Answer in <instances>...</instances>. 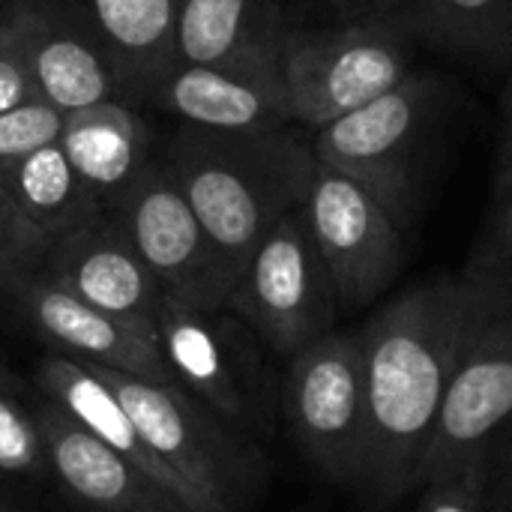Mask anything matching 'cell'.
<instances>
[{"mask_svg": "<svg viewBox=\"0 0 512 512\" xmlns=\"http://www.w3.org/2000/svg\"><path fill=\"white\" fill-rule=\"evenodd\" d=\"M99 51L117 84V99L144 108L174 66L177 0H84Z\"/></svg>", "mask_w": 512, "mask_h": 512, "instance_id": "18", "label": "cell"}, {"mask_svg": "<svg viewBox=\"0 0 512 512\" xmlns=\"http://www.w3.org/2000/svg\"><path fill=\"white\" fill-rule=\"evenodd\" d=\"M165 165L189 198L231 291L267 231L303 207L315 153L291 126L261 132H213L177 123Z\"/></svg>", "mask_w": 512, "mask_h": 512, "instance_id": "2", "label": "cell"}, {"mask_svg": "<svg viewBox=\"0 0 512 512\" xmlns=\"http://www.w3.org/2000/svg\"><path fill=\"white\" fill-rule=\"evenodd\" d=\"M279 411L300 456L330 483L360 492L366 468V372L357 330H330L294 354Z\"/></svg>", "mask_w": 512, "mask_h": 512, "instance_id": "6", "label": "cell"}, {"mask_svg": "<svg viewBox=\"0 0 512 512\" xmlns=\"http://www.w3.org/2000/svg\"><path fill=\"white\" fill-rule=\"evenodd\" d=\"M6 384V372H3V366H0V387Z\"/></svg>", "mask_w": 512, "mask_h": 512, "instance_id": "32", "label": "cell"}, {"mask_svg": "<svg viewBox=\"0 0 512 512\" xmlns=\"http://www.w3.org/2000/svg\"><path fill=\"white\" fill-rule=\"evenodd\" d=\"M24 321L54 354L114 369L141 381L171 384L174 375L162 357L159 336L123 318H114L69 294L45 273L30 276L9 294ZM177 384V381H174Z\"/></svg>", "mask_w": 512, "mask_h": 512, "instance_id": "13", "label": "cell"}, {"mask_svg": "<svg viewBox=\"0 0 512 512\" xmlns=\"http://www.w3.org/2000/svg\"><path fill=\"white\" fill-rule=\"evenodd\" d=\"M30 99H39L24 66L18 63L15 51L0 33V111H9L15 105H24Z\"/></svg>", "mask_w": 512, "mask_h": 512, "instance_id": "29", "label": "cell"}, {"mask_svg": "<svg viewBox=\"0 0 512 512\" xmlns=\"http://www.w3.org/2000/svg\"><path fill=\"white\" fill-rule=\"evenodd\" d=\"M512 444V312H480L453 369L417 486L477 462H495Z\"/></svg>", "mask_w": 512, "mask_h": 512, "instance_id": "9", "label": "cell"}, {"mask_svg": "<svg viewBox=\"0 0 512 512\" xmlns=\"http://www.w3.org/2000/svg\"><path fill=\"white\" fill-rule=\"evenodd\" d=\"M291 24L288 0H177L174 66L240 57L279 60Z\"/></svg>", "mask_w": 512, "mask_h": 512, "instance_id": "19", "label": "cell"}, {"mask_svg": "<svg viewBox=\"0 0 512 512\" xmlns=\"http://www.w3.org/2000/svg\"><path fill=\"white\" fill-rule=\"evenodd\" d=\"M147 105L177 117V123L213 132L291 126L276 57L174 66L153 87Z\"/></svg>", "mask_w": 512, "mask_h": 512, "instance_id": "14", "label": "cell"}, {"mask_svg": "<svg viewBox=\"0 0 512 512\" xmlns=\"http://www.w3.org/2000/svg\"><path fill=\"white\" fill-rule=\"evenodd\" d=\"M225 309L285 363L336 330L342 312L336 285L315 246L303 207L291 210L267 231Z\"/></svg>", "mask_w": 512, "mask_h": 512, "instance_id": "7", "label": "cell"}, {"mask_svg": "<svg viewBox=\"0 0 512 512\" xmlns=\"http://www.w3.org/2000/svg\"><path fill=\"white\" fill-rule=\"evenodd\" d=\"M51 246L54 243L36 225H30L0 192V291L12 294L21 282L36 276Z\"/></svg>", "mask_w": 512, "mask_h": 512, "instance_id": "24", "label": "cell"}, {"mask_svg": "<svg viewBox=\"0 0 512 512\" xmlns=\"http://www.w3.org/2000/svg\"><path fill=\"white\" fill-rule=\"evenodd\" d=\"M480 309L459 276H435L384 303L357 333L366 372L360 498L384 512L417 492L423 456Z\"/></svg>", "mask_w": 512, "mask_h": 512, "instance_id": "1", "label": "cell"}, {"mask_svg": "<svg viewBox=\"0 0 512 512\" xmlns=\"http://www.w3.org/2000/svg\"><path fill=\"white\" fill-rule=\"evenodd\" d=\"M489 477H492V465L477 462L462 471H450L435 480H426L417 486L420 504L414 512H483Z\"/></svg>", "mask_w": 512, "mask_h": 512, "instance_id": "26", "label": "cell"}, {"mask_svg": "<svg viewBox=\"0 0 512 512\" xmlns=\"http://www.w3.org/2000/svg\"><path fill=\"white\" fill-rule=\"evenodd\" d=\"M291 18L294 9L303 12L300 24L315 21H363V18H402L408 0H288Z\"/></svg>", "mask_w": 512, "mask_h": 512, "instance_id": "28", "label": "cell"}, {"mask_svg": "<svg viewBox=\"0 0 512 512\" xmlns=\"http://www.w3.org/2000/svg\"><path fill=\"white\" fill-rule=\"evenodd\" d=\"M483 512H512V444L492 468Z\"/></svg>", "mask_w": 512, "mask_h": 512, "instance_id": "30", "label": "cell"}, {"mask_svg": "<svg viewBox=\"0 0 512 512\" xmlns=\"http://www.w3.org/2000/svg\"><path fill=\"white\" fill-rule=\"evenodd\" d=\"M303 216L333 276L342 312L372 306L399 279L408 258L405 231L354 177L318 162Z\"/></svg>", "mask_w": 512, "mask_h": 512, "instance_id": "10", "label": "cell"}, {"mask_svg": "<svg viewBox=\"0 0 512 512\" xmlns=\"http://www.w3.org/2000/svg\"><path fill=\"white\" fill-rule=\"evenodd\" d=\"M123 402L189 512H243L264 489L267 456L180 384L141 381L87 363Z\"/></svg>", "mask_w": 512, "mask_h": 512, "instance_id": "3", "label": "cell"}, {"mask_svg": "<svg viewBox=\"0 0 512 512\" xmlns=\"http://www.w3.org/2000/svg\"><path fill=\"white\" fill-rule=\"evenodd\" d=\"M108 213L150 267L165 297L207 312L228 306L231 282L162 156L144 165L132 189Z\"/></svg>", "mask_w": 512, "mask_h": 512, "instance_id": "11", "label": "cell"}, {"mask_svg": "<svg viewBox=\"0 0 512 512\" xmlns=\"http://www.w3.org/2000/svg\"><path fill=\"white\" fill-rule=\"evenodd\" d=\"M417 36L402 18L294 21L279 45V78L294 126L318 132L411 75Z\"/></svg>", "mask_w": 512, "mask_h": 512, "instance_id": "4", "label": "cell"}, {"mask_svg": "<svg viewBox=\"0 0 512 512\" xmlns=\"http://www.w3.org/2000/svg\"><path fill=\"white\" fill-rule=\"evenodd\" d=\"M459 279L486 315L512 312V186L498 195V213L468 255Z\"/></svg>", "mask_w": 512, "mask_h": 512, "instance_id": "23", "label": "cell"}, {"mask_svg": "<svg viewBox=\"0 0 512 512\" xmlns=\"http://www.w3.org/2000/svg\"><path fill=\"white\" fill-rule=\"evenodd\" d=\"M512 186V87L507 96V123H504V144H501V156H498V180H495V192L504 195Z\"/></svg>", "mask_w": 512, "mask_h": 512, "instance_id": "31", "label": "cell"}, {"mask_svg": "<svg viewBox=\"0 0 512 512\" xmlns=\"http://www.w3.org/2000/svg\"><path fill=\"white\" fill-rule=\"evenodd\" d=\"M39 273L84 303L156 333L162 285L108 210L96 222L60 237Z\"/></svg>", "mask_w": 512, "mask_h": 512, "instance_id": "15", "label": "cell"}, {"mask_svg": "<svg viewBox=\"0 0 512 512\" xmlns=\"http://www.w3.org/2000/svg\"><path fill=\"white\" fill-rule=\"evenodd\" d=\"M63 111L45 99H30L9 111H0V177L30 150L57 141Z\"/></svg>", "mask_w": 512, "mask_h": 512, "instance_id": "25", "label": "cell"}, {"mask_svg": "<svg viewBox=\"0 0 512 512\" xmlns=\"http://www.w3.org/2000/svg\"><path fill=\"white\" fill-rule=\"evenodd\" d=\"M438 102L441 81L411 72L393 90L321 126L312 153L366 186L405 231L417 213L414 159Z\"/></svg>", "mask_w": 512, "mask_h": 512, "instance_id": "8", "label": "cell"}, {"mask_svg": "<svg viewBox=\"0 0 512 512\" xmlns=\"http://www.w3.org/2000/svg\"><path fill=\"white\" fill-rule=\"evenodd\" d=\"M156 336L174 381L219 420L252 438L273 432L279 378L270 351L231 309L207 312L162 294Z\"/></svg>", "mask_w": 512, "mask_h": 512, "instance_id": "5", "label": "cell"}, {"mask_svg": "<svg viewBox=\"0 0 512 512\" xmlns=\"http://www.w3.org/2000/svg\"><path fill=\"white\" fill-rule=\"evenodd\" d=\"M0 192L51 243L96 222L105 213L102 201L84 186L57 141L21 156L0 177Z\"/></svg>", "mask_w": 512, "mask_h": 512, "instance_id": "21", "label": "cell"}, {"mask_svg": "<svg viewBox=\"0 0 512 512\" xmlns=\"http://www.w3.org/2000/svg\"><path fill=\"white\" fill-rule=\"evenodd\" d=\"M0 33L48 105L72 111L117 99L84 0H0Z\"/></svg>", "mask_w": 512, "mask_h": 512, "instance_id": "12", "label": "cell"}, {"mask_svg": "<svg viewBox=\"0 0 512 512\" xmlns=\"http://www.w3.org/2000/svg\"><path fill=\"white\" fill-rule=\"evenodd\" d=\"M417 39L468 54H498L512 42V0H408Z\"/></svg>", "mask_w": 512, "mask_h": 512, "instance_id": "22", "label": "cell"}, {"mask_svg": "<svg viewBox=\"0 0 512 512\" xmlns=\"http://www.w3.org/2000/svg\"><path fill=\"white\" fill-rule=\"evenodd\" d=\"M45 450L30 414H24L0 387V474H39Z\"/></svg>", "mask_w": 512, "mask_h": 512, "instance_id": "27", "label": "cell"}, {"mask_svg": "<svg viewBox=\"0 0 512 512\" xmlns=\"http://www.w3.org/2000/svg\"><path fill=\"white\" fill-rule=\"evenodd\" d=\"M45 468L90 512H189L177 495L129 465L108 444L81 429L66 411L45 399L33 414Z\"/></svg>", "mask_w": 512, "mask_h": 512, "instance_id": "16", "label": "cell"}, {"mask_svg": "<svg viewBox=\"0 0 512 512\" xmlns=\"http://www.w3.org/2000/svg\"><path fill=\"white\" fill-rule=\"evenodd\" d=\"M57 144L105 210L132 189L153 159L147 120L123 99H102L63 111Z\"/></svg>", "mask_w": 512, "mask_h": 512, "instance_id": "17", "label": "cell"}, {"mask_svg": "<svg viewBox=\"0 0 512 512\" xmlns=\"http://www.w3.org/2000/svg\"><path fill=\"white\" fill-rule=\"evenodd\" d=\"M36 384H39L42 396L48 402H54L60 411H66L81 429H87L93 438H99L114 453H120L129 465L144 471L150 480L165 486L171 495H177L168 471L159 465V459L141 438L138 426L132 423V417L123 408V402L117 399V393L87 363L51 351L36 366Z\"/></svg>", "mask_w": 512, "mask_h": 512, "instance_id": "20", "label": "cell"}]
</instances>
